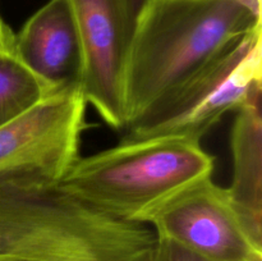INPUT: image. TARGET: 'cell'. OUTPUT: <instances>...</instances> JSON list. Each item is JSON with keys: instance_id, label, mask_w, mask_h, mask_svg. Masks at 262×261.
Returning a JSON list of instances; mask_svg holds the SVG:
<instances>
[{"instance_id": "1", "label": "cell", "mask_w": 262, "mask_h": 261, "mask_svg": "<svg viewBox=\"0 0 262 261\" xmlns=\"http://www.w3.org/2000/svg\"><path fill=\"white\" fill-rule=\"evenodd\" d=\"M36 170L0 173V260L151 261L152 228L112 216Z\"/></svg>"}, {"instance_id": "2", "label": "cell", "mask_w": 262, "mask_h": 261, "mask_svg": "<svg viewBox=\"0 0 262 261\" xmlns=\"http://www.w3.org/2000/svg\"><path fill=\"white\" fill-rule=\"evenodd\" d=\"M261 18V0H145L123 73L125 127Z\"/></svg>"}, {"instance_id": "3", "label": "cell", "mask_w": 262, "mask_h": 261, "mask_svg": "<svg viewBox=\"0 0 262 261\" xmlns=\"http://www.w3.org/2000/svg\"><path fill=\"white\" fill-rule=\"evenodd\" d=\"M212 171L214 158L199 141L178 137L122 140L114 147L79 156L58 183L68 193L112 216L147 224L170 197L210 178Z\"/></svg>"}, {"instance_id": "4", "label": "cell", "mask_w": 262, "mask_h": 261, "mask_svg": "<svg viewBox=\"0 0 262 261\" xmlns=\"http://www.w3.org/2000/svg\"><path fill=\"white\" fill-rule=\"evenodd\" d=\"M262 86V27L230 44L159 97L124 128L122 140L178 137L201 141Z\"/></svg>"}, {"instance_id": "5", "label": "cell", "mask_w": 262, "mask_h": 261, "mask_svg": "<svg viewBox=\"0 0 262 261\" xmlns=\"http://www.w3.org/2000/svg\"><path fill=\"white\" fill-rule=\"evenodd\" d=\"M147 225L210 261H262L258 242L232 202L227 188L210 178L186 187L161 205Z\"/></svg>"}, {"instance_id": "6", "label": "cell", "mask_w": 262, "mask_h": 261, "mask_svg": "<svg viewBox=\"0 0 262 261\" xmlns=\"http://www.w3.org/2000/svg\"><path fill=\"white\" fill-rule=\"evenodd\" d=\"M81 48L79 87L113 129L127 124L123 73L136 12L132 0H68Z\"/></svg>"}, {"instance_id": "7", "label": "cell", "mask_w": 262, "mask_h": 261, "mask_svg": "<svg viewBox=\"0 0 262 261\" xmlns=\"http://www.w3.org/2000/svg\"><path fill=\"white\" fill-rule=\"evenodd\" d=\"M81 87L56 90L0 127V173L36 170L60 179L78 160L87 128Z\"/></svg>"}, {"instance_id": "8", "label": "cell", "mask_w": 262, "mask_h": 261, "mask_svg": "<svg viewBox=\"0 0 262 261\" xmlns=\"http://www.w3.org/2000/svg\"><path fill=\"white\" fill-rule=\"evenodd\" d=\"M14 53L51 90L79 86L81 48L68 0H50L14 37Z\"/></svg>"}, {"instance_id": "9", "label": "cell", "mask_w": 262, "mask_h": 261, "mask_svg": "<svg viewBox=\"0 0 262 261\" xmlns=\"http://www.w3.org/2000/svg\"><path fill=\"white\" fill-rule=\"evenodd\" d=\"M235 112L230 136L233 181L227 189L245 224L262 243V86Z\"/></svg>"}, {"instance_id": "10", "label": "cell", "mask_w": 262, "mask_h": 261, "mask_svg": "<svg viewBox=\"0 0 262 261\" xmlns=\"http://www.w3.org/2000/svg\"><path fill=\"white\" fill-rule=\"evenodd\" d=\"M56 90L33 74L15 53H0V127Z\"/></svg>"}, {"instance_id": "11", "label": "cell", "mask_w": 262, "mask_h": 261, "mask_svg": "<svg viewBox=\"0 0 262 261\" xmlns=\"http://www.w3.org/2000/svg\"><path fill=\"white\" fill-rule=\"evenodd\" d=\"M151 261H210L188 248L168 240L156 235L155 248H154Z\"/></svg>"}, {"instance_id": "12", "label": "cell", "mask_w": 262, "mask_h": 261, "mask_svg": "<svg viewBox=\"0 0 262 261\" xmlns=\"http://www.w3.org/2000/svg\"><path fill=\"white\" fill-rule=\"evenodd\" d=\"M14 37L15 33L0 15V53H14Z\"/></svg>"}, {"instance_id": "13", "label": "cell", "mask_w": 262, "mask_h": 261, "mask_svg": "<svg viewBox=\"0 0 262 261\" xmlns=\"http://www.w3.org/2000/svg\"><path fill=\"white\" fill-rule=\"evenodd\" d=\"M143 2H145V0H132V4H133V7H135L136 12L137 13H138V10H140L141 5L143 4Z\"/></svg>"}, {"instance_id": "14", "label": "cell", "mask_w": 262, "mask_h": 261, "mask_svg": "<svg viewBox=\"0 0 262 261\" xmlns=\"http://www.w3.org/2000/svg\"><path fill=\"white\" fill-rule=\"evenodd\" d=\"M0 261H4V260H0Z\"/></svg>"}]
</instances>
